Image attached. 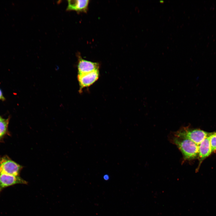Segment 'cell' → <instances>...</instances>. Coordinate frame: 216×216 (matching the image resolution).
Wrapping results in <instances>:
<instances>
[{
  "label": "cell",
  "instance_id": "obj_1",
  "mask_svg": "<svg viewBox=\"0 0 216 216\" xmlns=\"http://www.w3.org/2000/svg\"><path fill=\"white\" fill-rule=\"evenodd\" d=\"M172 141L181 152L183 161L191 160L198 158L199 145L191 140L174 136Z\"/></svg>",
  "mask_w": 216,
  "mask_h": 216
},
{
  "label": "cell",
  "instance_id": "obj_2",
  "mask_svg": "<svg viewBox=\"0 0 216 216\" xmlns=\"http://www.w3.org/2000/svg\"><path fill=\"white\" fill-rule=\"evenodd\" d=\"M213 132L209 133L200 129L183 127L175 132L174 136L189 139L199 145L206 138Z\"/></svg>",
  "mask_w": 216,
  "mask_h": 216
},
{
  "label": "cell",
  "instance_id": "obj_3",
  "mask_svg": "<svg viewBox=\"0 0 216 216\" xmlns=\"http://www.w3.org/2000/svg\"><path fill=\"white\" fill-rule=\"evenodd\" d=\"M23 168L7 156L0 157V174L19 176Z\"/></svg>",
  "mask_w": 216,
  "mask_h": 216
},
{
  "label": "cell",
  "instance_id": "obj_4",
  "mask_svg": "<svg viewBox=\"0 0 216 216\" xmlns=\"http://www.w3.org/2000/svg\"><path fill=\"white\" fill-rule=\"evenodd\" d=\"M99 70L84 74H78L77 79L80 86V92L84 88L90 86L99 78Z\"/></svg>",
  "mask_w": 216,
  "mask_h": 216
},
{
  "label": "cell",
  "instance_id": "obj_5",
  "mask_svg": "<svg viewBox=\"0 0 216 216\" xmlns=\"http://www.w3.org/2000/svg\"><path fill=\"white\" fill-rule=\"evenodd\" d=\"M28 182L19 176L0 174V194L5 188L17 184H27Z\"/></svg>",
  "mask_w": 216,
  "mask_h": 216
},
{
  "label": "cell",
  "instance_id": "obj_6",
  "mask_svg": "<svg viewBox=\"0 0 216 216\" xmlns=\"http://www.w3.org/2000/svg\"><path fill=\"white\" fill-rule=\"evenodd\" d=\"M213 133L204 139L199 145V154L198 158L199 163L197 169H199L202 161L208 157L212 152L210 140Z\"/></svg>",
  "mask_w": 216,
  "mask_h": 216
},
{
  "label": "cell",
  "instance_id": "obj_7",
  "mask_svg": "<svg viewBox=\"0 0 216 216\" xmlns=\"http://www.w3.org/2000/svg\"><path fill=\"white\" fill-rule=\"evenodd\" d=\"M99 65L98 63L79 58L77 65L78 74L88 73L99 70Z\"/></svg>",
  "mask_w": 216,
  "mask_h": 216
},
{
  "label": "cell",
  "instance_id": "obj_8",
  "mask_svg": "<svg viewBox=\"0 0 216 216\" xmlns=\"http://www.w3.org/2000/svg\"><path fill=\"white\" fill-rule=\"evenodd\" d=\"M68 2L67 10L77 11H86L89 3L88 0H69Z\"/></svg>",
  "mask_w": 216,
  "mask_h": 216
},
{
  "label": "cell",
  "instance_id": "obj_9",
  "mask_svg": "<svg viewBox=\"0 0 216 216\" xmlns=\"http://www.w3.org/2000/svg\"><path fill=\"white\" fill-rule=\"evenodd\" d=\"M10 117L7 118H0V140L8 132V126Z\"/></svg>",
  "mask_w": 216,
  "mask_h": 216
},
{
  "label": "cell",
  "instance_id": "obj_10",
  "mask_svg": "<svg viewBox=\"0 0 216 216\" xmlns=\"http://www.w3.org/2000/svg\"><path fill=\"white\" fill-rule=\"evenodd\" d=\"M210 143L212 152L216 150V132H214L210 140Z\"/></svg>",
  "mask_w": 216,
  "mask_h": 216
},
{
  "label": "cell",
  "instance_id": "obj_11",
  "mask_svg": "<svg viewBox=\"0 0 216 216\" xmlns=\"http://www.w3.org/2000/svg\"><path fill=\"white\" fill-rule=\"evenodd\" d=\"M5 100V98L4 97L2 91L0 88V100L4 101Z\"/></svg>",
  "mask_w": 216,
  "mask_h": 216
},
{
  "label": "cell",
  "instance_id": "obj_12",
  "mask_svg": "<svg viewBox=\"0 0 216 216\" xmlns=\"http://www.w3.org/2000/svg\"><path fill=\"white\" fill-rule=\"evenodd\" d=\"M108 177L107 176H106L104 177V179L106 180H107L108 179Z\"/></svg>",
  "mask_w": 216,
  "mask_h": 216
},
{
  "label": "cell",
  "instance_id": "obj_13",
  "mask_svg": "<svg viewBox=\"0 0 216 216\" xmlns=\"http://www.w3.org/2000/svg\"><path fill=\"white\" fill-rule=\"evenodd\" d=\"M2 118V117H1V116H0V118Z\"/></svg>",
  "mask_w": 216,
  "mask_h": 216
}]
</instances>
